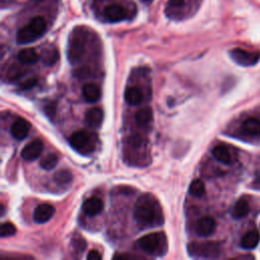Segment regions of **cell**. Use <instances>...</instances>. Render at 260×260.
<instances>
[{"label":"cell","mask_w":260,"mask_h":260,"mask_svg":"<svg viewBox=\"0 0 260 260\" xmlns=\"http://www.w3.org/2000/svg\"><path fill=\"white\" fill-rule=\"evenodd\" d=\"M135 219L141 229H151L164 224L163 209L153 194H144L138 199L135 208Z\"/></svg>","instance_id":"1"},{"label":"cell","mask_w":260,"mask_h":260,"mask_svg":"<svg viewBox=\"0 0 260 260\" xmlns=\"http://www.w3.org/2000/svg\"><path fill=\"white\" fill-rule=\"evenodd\" d=\"M139 246L148 254L163 255L167 251V239L163 233H151L142 237Z\"/></svg>","instance_id":"2"},{"label":"cell","mask_w":260,"mask_h":260,"mask_svg":"<svg viewBox=\"0 0 260 260\" xmlns=\"http://www.w3.org/2000/svg\"><path fill=\"white\" fill-rule=\"evenodd\" d=\"M85 41L86 36L81 29L74 30L70 35L68 42L67 56L71 64H75L79 62V60L81 59L85 50Z\"/></svg>","instance_id":"3"},{"label":"cell","mask_w":260,"mask_h":260,"mask_svg":"<svg viewBox=\"0 0 260 260\" xmlns=\"http://www.w3.org/2000/svg\"><path fill=\"white\" fill-rule=\"evenodd\" d=\"M187 250L191 256L196 258H215L221 253L220 245L215 242H191Z\"/></svg>","instance_id":"4"},{"label":"cell","mask_w":260,"mask_h":260,"mask_svg":"<svg viewBox=\"0 0 260 260\" xmlns=\"http://www.w3.org/2000/svg\"><path fill=\"white\" fill-rule=\"evenodd\" d=\"M231 58L241 66H253L260 59V53L249 52L244 49L236 48L230 52Z\"/></svg>","instance_id":"5"},{"label":"cell","mask_w":260,"mask_h":260,"mask_svg":"<svg viewBox=\"0 0 260 260\" xmlns=\"http://www.w3.org/2000/svg\"><path fill=\"white\" fill-rule=\"evenodd\" d=\"M55 214V207L48 203H43L38 205L33 213L34 221L37 224H45L49 222L52 216Z\"/></svg>","instance_id":"6"},{"label":"cell","mask_w":260,"mask_h":260,"mask_svg":"<svg viewBox=\"0 0 260 260\" xmlns=\"http://www.w3.org/2000/svg\"><path fill=\"white\" fill-rule=\"evenodd\" d=\"M216 229V222L212 216H203L197 223L195 231L200 237L211 236Z\"/></svg>","instance_id":"7"},{"label":"cell","mask_w":260,"mask_h":260,"mask_svg":"<svg viewBox=\"0 0 260 260\" xmlns=\"http://www.w3.org/2000/svg\"><path fill=\"white\" fill-rule=\"evenodd\" d=\"M43 149H44V146H43V143L40 140H36L34 142H31L30 144H28L22 151V157L24 160L26 161H35L37 160L42 152Z\"/></svg>","instance_id":"8"},{"label":"cell","mask_w":260,"mask_h":260,"mask_svg":"<svg viewBox=\"0 0 260 260\" xmlns=\"http://www.w3.org/2000/svg\"><path fill=\"white\" fill-rule=\"evenodd\" d=\"M42 37L29 23V25L23 27L17 34V42L19 44H30Z\"/></svg>","instance_id":"9"},{"label":"cell","mask_w":260,"mask_h":260,"mask_svg":"<svg viewBox=\"0 0 260 260\" xmlns=\"http://www.w3.org/2000/svg\"><path fill=\"white\" fill-rule=\"evenodd\" d=\"M31 129V124L23 119V118H19L18 120L15 121V123L13 124L12 128H11V133L12 136L19 141H23L24 139H26L30 133Z\"/></svg>","instance_id":"10"},{"label":"cell","mask_w":260,"mask_h":260,"mask_svg":"<svg viewBox=\"0 0 260 260\" xmlns=\"http://www.w3.org/2000/svg\"><path fill=\"white\" fill-rule=\"evenodd\" d=\"M105 18L112 23H118L126 19V11L119 5H110L104 11Z\"/></svg>","instance_id":"11"},{"label":"cell","mask_w":260,"mask_h":260,"mask_svg":"<svg viewBox=\"0 0 260 260\" xmlns=\"http://www.w3.org/2000/svg\"><path fill=\"white\" fill-rule=\"evenodd\" d=\"M103 208H104L103 201L97 197L89 198L88 200L84 201V203L82 205L83 211L90 216H95V215L100 214L102 212Z\"/></svg>","instance_id":"12"},{"label":"cell","mask_w":260,"mask_h":260,"mask_svg":"<svg viewBox=\"0 0 260 260\" xmlns=\"http://www.w3.org/2000/svg\"><path fill=\"white\" fill-rule=\"evenodd\" d=\"M104 120V112L100 108H92L85 114V123L92 128H98Z\"/></svg>","instance_id":"13"},{"label":"cell","mask_w":260,"mask_h":260,"mask_svg":"<svg viewBox=\"0 0 260 260\" xmlns=\"http://www.w3.org/2000/svg\"><path fill=\"white\" fill-rule=\"evenodd\" d=\"M82 96L89 103H96L101 98V90L95 83H86L82 88Z\"/></svg>","instance_id":"14"},{"label":"cell","mask_w":260,"mask_h":260,"mask_svg":"<svg viewBox=\"0 0 260 260\" xmlns=\"http://www.w3.org/2000/svg\"><path fill=\"white\" fill-rule=\"evenodd\" d=\"M89 142H90V136L85 132H76L72 134L69 138V144L71 145V147L78 151L82 150L83 148L88 146Z\"/></svg>","instance_id":"15"},{"label":"cell","mask_w":260,"mask_h":260,"mask_svg":"<svg viewBox=\"0 0 260 260\" xmlns=\"http://www.w3.org/2000/svg\"><path fill=\"white\" fill-rule=\"evenodd\" d=\"M18 59L22 64L32 65V64H35L39 61L40 56L35 49L27 48V49H23L19 52Z\"/></svg>","instance_id":"16"},{"label":"cell","mask_w":260,"mask_h":260,"mask_svg":"<svg viewBox=\"0 0 260 260\" xmlns=\"http://www.w3.org/2000/svg\"><path fill=\"white\" fill-rule=\"evenodd\" d=\"M124 98L127 104L132 106H137L143 102L144 95L139 88H136V86H130V88L126 89Z\"/></svg>","instance_id":"17"},{"label":"cell","mask_w":260,"mask_h":260,"mask_svg":"<svg viewBox=\"0 0 260 260\" xmlns=\"http://www.w3.org/2000/svg\"><path fill=\"white\" fill-rule=\"evenodd\" d=\"M259 242H260L259 233L256 230H252L243 236L241 240V247L246 250L254 249L258 246Z\"/></svg>","instance_id":"18"},{"label":"cell","mask_w":260,"mask_h":260,"mask_svg":"<svg viewBox=\"0 0 260 260\" xmlns=\"http://www.w3.org/2000/svg\"><path fill=\"white\" fill-rule=\"evenodd\" d=\"M242 128L245 134L252 137H258L260 136V120L256 118H248L243 122Z\"/></svg>","instance_id":"19"},{"label":"cell","mask_w":260,"mask_h":260,"mask_svg":"<svg viewBox=\"0 0 260 260\" xmlns=\"http://www.w3.org/2000/svg\"><path fill=\"white\" fill-rule=\"evenodd\" d=\"M249 211H250V206H249L248 201L246 199L242 198V199L238 200L237 203L235 204L232 215H233L234 219L241 220V219H243V218H245V216L248 215Z\"/></svg>","instance_id":"20"},{"label":"cell","mask_w":260,"mask_h":260,"mask_svg":"<svg viewBox=\"0 0 260 260\" xmlns=\"http://www.w3.org/2000/svg\"><path fill=\"white\" fill-rule=\"evenodd\" d=\"M153 119V111L151 108H144L136 115V122L141 127H147Z\"/></svg>","instance_id":"21"},{"label":"cell","mask_w":260,"mask_h":260,"mask_svg":"<svg viewBox=\"0 0 260 260\" xmlns=\"http://www.w3.org/2000/svg\"><path fill=\"white\" fill-rule=\"evenodd\" d=\"M212 155L213 157L218 160L219 162L223 163V164H230L231 161H232V158H231V154L229 152V150L226 148V147H223V146H218L215 147L213 150H212Z\"/></svg>","instance_id":"22"},{"label":"cell","mask_w":260,"mask_h":260,"mask_svg":"<svg viewBox=\"0 0 260 260\" xmlns=\"http://www.w3.org/2000/svg\"><path fill=\"white\" fill-rule=\"evenodd\" d=\"M40 57L43 63L46 64L47 66H52L58 60L59 54H58V51L54 48L53 49L46 48L42 51Z\"/></svg>","instance_id":"23"},{"label":"cell","mask_w":260,"mask_h":260,"mask_svg":"<svg viewBox=\"0 0 260 260\" xmlns=\"http://www.w3.org/2000/svg\"><path fill=\"white\" fill-rule=\"evenodd\" d=\"M58 157L56 154H49L41 160V167L44 170H52L57 166Z\"/></svg>","instance_id":"24"},{"label":"cell","mask_w":260,"mask_h":260,"mask_svg":"<svg viewBox=\"0 0 260 260\" xmlns=\"http://www.w3.org/2000/svg\"><path fill=\"white\" fill-rule=\"evenodd\" d=\"M72 180L71 173L67 170H60L54 174V181L59 185H65L70 183Z\"/></svg>","instance_id":"25"},{"label":"cell","mask_w":260,"mask_h":260,"mask_svg":"<svg viewBox=\"0 0 260 260\" xmlns=\"http://www.w3.org/2000/svg\"><path fill=\"white\" fill-rule=\"evenodd\" d=\"M189 192L191 195L195 196V197H200L204 194L205 192V187L204 184L201 180H194L191 182L190 186H189Z\"/></svg>","instance_id":"26"},{"label":"cell","mask_w":260,"mask_h":260,"mask_svg":"<svg viewBox=\"0 0 260 260\" xmlns=\"http://www.w3.org/2000/svg\"><path fill=\"white\" fill-rule=\"evenodd\" d=\"M17 233V228L14 224L12 223H5L0 227V236L2 238H8L16 235Z\"/></svg>","instance_id":"27"},{"label":"cell","mask_w":260,"mask_h":260,"mask_svg":"<svg viewBox=\"0 0 260 260\" xmlns=\"http://www.w3.org/2000/svg\"><path fill=\"white\" fill-rule=\"evenodd\" d=\"M22 71L18 66H13L11 68V70L8 72V77H10L11 79H18L19 77L22 76Z\"/></svg>","instance_id":"28"},{"label":"cell","mask_w":260,"mask_h":260,"mask_svg":"<svg viewBox=\"0 0 260 260\" xmlns=\"http://www.w3.org/2000/svg\"><path fill=\"white\" fill-rule=\"evenodd\" d=\"M37 83V78H30L28 80H26L25 82L22 83V89L24 90H29L31 88H33V86Z\"/></svg>","instance_id":"29"},{"label":"cell","mask_w":260,"mask_h":260,"mask_svg":"<svg viewBox=\"0 0 260 260\" xmlns=\"http://www.w3.org/2000/svg\"><path fill=\"white\" fill-rule=\"evenodd\" d=\"M185 4V0H169L168 5L171 8H181Z\"/></svg>","instance_id":"30"},{"label":"cell","mask_w":260,"mask_h":260,"mask_svg":"<svg viewBox=\"0 0 260 260\" xmlns=\"http://www.w3.org/2000/svg\"><path fill=\"white\" fill-rule=\"evenodd\" d=\"M100 259H102V256L97 250H92L88 254V260H100Z\"/></svg>","instance_id":"31"},{"label":"cell","mask_w":260,"mask_h":260,"mask_svg":"<svg viewBox=\"0 0 260 260\" xmlns=\"http://www.w3.org/2000/svg\"><path fill=\"white\" fill-rule=\"evenodd\" d=\"M253 187H254L255 189H260V176L257 177V178L254 180V182H253Z\"/></svg>","instance_id":"32"}]
</instances>
